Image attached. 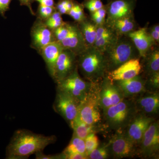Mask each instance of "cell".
Masks as SVG:
<instances>
[{
  "label": "cell",
  "instance_id": "cell-1",
  "mask_svg": "<svg viewBox=\"0 0 159 159\" xmlns=\"http://www.w3.org/2000/svg\"><path fill=\"white\" fill-rule=\"evenodd\" d=\"M56 140L55 136H45L26 129H19L14 133L7 147V158H27L31 155L42 151Z\"/></svg>",
  "mask_w": 159,
  "mask_h": 159
},
{
  "label": "cell",
  "instance_id": "cell-2",
  "mask_svg": "<svg viewBox=\"0 0 159 159\" xmlns=\"http://www.w3.org/2000/svg\"><path fill=\"white\" fill-rule=\"evenodd\" d=\"M77 67L83 78L92 83L101 81L107 74L103 54L94 47L77 55Z\"/></svg>",
  "mask_w": 159,
  "mask_h": 159
},
{
  "label": "cell",
  "instance_id": "cell-3",
  "mask_svg": "<svg viewBox=\"0 0 159 159\" xmlns=\"http://www.w3.org/2000/svg\"><path fill=\"white\" fill-rule=\"evenodd\" d=\"M106 127L115 131L125 129L137 111L133 99L124 98L116 105L102 111Z\"/></svg>",
  "mask_w": 159,
  "mask_h": 159
},
{
  "label": "cell",
  "instance_id": "cell-4",
  "mask_svg": "<svg viewBox=\"0 0 159 159\" xmlns=\"http://www.w3.org/2000/svg\"><path fill=\"white\" fill-rule=\"evenodd\" d=\"M107 73L129 60L139 58V52L128 35L119 36L117 41L103 54Z\"/></svg>",
  "mask_w": 159,
  "mask_h": 159
},
{
  "label": "cell",
  "instance_id": "cell-5",
  "mask_svg": "<svg viewBox=\"0 0 159 159\" xmlns=\"http://www.w3.org/2000/svg\"><path fill=\"white\" fill-rule=\"evenodd\" d=\"M53 31L55 40L63 48L72 51L77 56L87 48L76 22H65Z\"/></svg>",
  "mask_w": 159,
  "mask_h": 159
},
{
  "label": "cell",
  "instance_id": "cell-6",
  "mask_svg": "<svg viewBox=\"0 0 159 159\" xmlns=\"http://www.w3.org/2000/svg\"><path fill=\"white\" fill-rule=\"evenodd\" d=\"M99 82L94 83L90 92L79 106L77 116L89 125H99L102 122V117L99 102Z\"/></svg>",
  "mask_w": 159,
  "mask_h": 159
},
{
  "label": "cell",
  "instance_id": "cell-7",
  "mask_svg": "<svg viewBox=\"0 0 159 159\" xmlns=\"http://www.w3.org/2000/svg\"><path fill=\"white\" fill-rule=\"evenodd\" d=\"M57 89L68 94L81 102L85 99L94 83L84 79L80 75L78 67L64 79L57 83Z\"/></svg>",
  "mask_w": 159,
  "mask_h": 159
},
{
  "label": "cell",
  "instance_id": "cell-8",
  "mask_svg": "<svg viewBox=\"0 0 159 159\" xmlns=\"http://www.w3.org/2000/svg\"><path fill=\"white\" fill-rule=\"evenodd\" d=\"M159 150V123L155 120L145 131L138 146L137 156L144 158L157 157Z\"/></svg>",
  "mask_w": 159,
  "mask_h": 159
},
{
  "label": "cell",
  "instance_id": "cell-9",
  "mask_svg": "<svg viewBox=\"0 0 159 159\" xmlns=\"http://www.w3.org/2000/svg\"><path fill=\"white\" fill-rule=\"evenodd\" d=\"M106 145L110 156L112 158L133 157L137 156V145L125 136L123 131H116Z\"/></svg>",
  "mask_w": 159,
  "mask_h": 159
},
{
  "label": "cell",
  "instance_id": "cell-10",
  "mask_svg": "<svg viewBox=\"0 0 159 159\" xmlns=\"http://www.w3.org/2000/svg\"><path fill=\"white\" fill-rule=\"evenodd\" d=\"M80 102L64 92L57 89L54 109L68 123L69 125L78 114Z\"/></svg>",
  "mask_w": 159,
  "mask_h": 159
},
{
  "label": "cell",
  "instance_id": "cell-11",
  "mask_svg": "<svg viewBox=\"0 0 159 159\" xmlns=\"http://www.w3.org/2000/svg\"><path fill=\"white\" fill-rule=\"evenodd\" d=\"M99 102L102 111L116 105L124 97L119 87L105 76L99 82Z\"/></svg>",
  "mask_w": 159,
  "mask_h": 159
},
{
  "label": "cell",
  "instance_id": "cell-12",
  "mask_svg": "<svg viewBox=\"0 0 159 159\" xmlns=\"http://www.w3.org/2000/svg\"><path fill=\"white\" fill-rule=\"evenodd\" d=\"M138 0H108L105 6L107 16L105 23L110 25L119 19L134 14Z\"/></svg>",
  "mask_w": 159,
  "mask_h": 159
},
{
  "label": "cell",
  "instance_id": "cell-13",
  "mask_svg": "<svg viewBox=\"0 0 159 159\" xmlns=\"http://www.w3.org/2000/svg\"><path fill=\"white\" fill-rule=\"evenodd\" d=\"M156 120L155 118L137 113L123 132L125 136L138 148L145 131Z\"/></svg>",
  "mask_w": 159,
  "mask_h": 159
},
{
  "label": "cell",
  "instance_id": "cell-14",
  "mask_svg": "<svg viewBox=\"0 0 159 159\" xmlns=\"http://www.w3.org/2000/svg\"><path fill=\"white\" fill-rule=\"evenodd\" d=\"M77 56L70 50L63 49L57 58L52 79L57 83L68 76L77 67Z\"/></svg>",
  "mask_w": 159,
  "mask_h": 159
},
{
  "label": "cell",
  "instance_id": "cell-15",
  "mask_svg": "<svg viewBox=\"0 0 159 159\" xmlns=\"http://www.w3.org/2000/svg\"><path fill=\"white\" fill-rule=\"evenodd\" d=\"M133 99L137 113L154 118L158 115L159 91H146Z\"/></svg>",
  "mask_w": 159,
  "mask_h": 159
},
{
  "label": "cell",
  "instance_id": "cell-16",
  "mask_svg": "<svg viewBox=\"0 0 159 159\" xmlns=\"http://www.w3.org/2000/svg\"><path fill=\"white\" fill-rule=\"evenodd\" d=\"M31 47L37 52L56 41L53 31L46 25L42 20L38 18L31 27Z\"/></svg>",
  "mask_w": 159,
  "mask_h": 159
},
{
  "label": "cell",
  "instance_id": "cell-17",
  "mask_svg": "<svg viewBox=\"0 0 159 159\" xmlns=\"http://www.w3.org/2000/svg\"><path fill=\"white\" fill-rule=\"evenodd\" d=\"M113 82L122 91L125 98L133 99L147 91L146 80L140 74L131 79Z\"/></svg>",
  "mask_w": 159,
  "mask_h": 159
},
{
  "label": "cell",
  "instance_id": "cell-18",
  "mask_svg": "<svg viewBox=\"0 0 159 159\" xmlns=\"http://www.w3.org/2000/svg\"><path fill=\"white\" fill-rule=\"evenodd\" d=\"M141 69L140 57L134 58L107 73V76L112 81L131 79L140 74Z\"/></svg>",
  "mask_w": 159,
  "mask_h": 159
},
{
  "label": "cell",
  "instance_id": "cell-19",
  "mask_svg": "<svg viewBox=\"0 0 159 159\" xmlns=\"http://www.w3.org/2000/svg\"><path fill=\"white\" fill-rule=\"evenodd\" d=\"M119 36L106 23L97 27L94 47L102 54L117 41Z\"/></svg>",
  "mask_w": 159,
  "mask_h": 159
},
{
  "label": "cell",
  "instance_id": "cell-20",
  "mask_svg": "<svg viewBox=\"0 0 159 159\" xmlns=\"http://www.w3.org/2000/svg\"><path fill=\"white\" fill-rule=\"evenodd\" d=\"M147 26L148 25L143 28L139 27L127 35L139 51L140 58L145 56L153 46L157 45L148 34Z\"/></svg>",
  "mask_w": 159,
  "mask_h": 159
},
{
  "label": "cell",
  "instance_id": "cell-21",
  "mask_svg": "<svg viewBox=\"0 0 159 159\" xmlns=\"http://www.w3.org/2000/svg\"><path fill=\"white\" fill-rule=\"evenodd\" d=\"M140 74L144 78L159 72V47L156 45L150 49L144 57L140 58Z\"/></svg>",
  "mask_w": 159,
  "mask_h": 159
},
{
  "label": "cell",
  "instance_id": "cell-22",
  "mask_svg": "<svg viewBox=\"0 0 159 159\" xmlns=\"http://www.w3.org/2000/svg\"><path fill=\"white\" fill-rule=\"evenodd\" d=\"M63 50L62 46L55 41L38 52L44 61L47 68L51 77H53L54 74V67L57 58Z\"/></svg>",
  "mask_w": 159,
  "mask_h": 159
},
{
  "label": "cell",
  "instance_id": "cell-23",
  "mask_svg": "<svg viewBox=\"0 0 159 159\" xmlns=\"http://www.w3.org/2000/svg\"><path fill=\"white\" fill-rule=\"evenodd\" d=\"M109 26L118 36L127 35L139 28L135 19L134 14L116 20Z\"/></svg>",
  "mask_w": 159,
  "mask_h": 159
},
{
  "label": "cell",
  "instance_id": "cell-24",
  "mask_svg": "<svg viewBox=\"0 0 159 159\" xmlns=\"http://www.w3.org/2000/svg\"><path fill=\"white\" fill-rule=\"evenodd\" d=\"M87 48L94 47L97 26L88 16L85 20L77 23Z\"/></svg>",
  "mask_w": 159,
  "mask_h": 159
},
{
  "label": "cell",
  "instance_id": "cell-25",
  "mask_svg": "<svg viewBox=\"0 0 159 159\" xmlns=\"http://www.w3.org/2000/svg\"><path fill=\"white\" fill-rule=\"evenodd\" d=\"M74 130V134L80 139L84 140L89 134L98 132L100 129L99 125H88L77 117L70 125Z\"/></svg>",
  "mask_w": 159,
  "mask_h": 159
},
{
  "label": "cell",
  "instance_id": "cell-26",
  "mask_svg": "<svg viewBox=\"0 0 159 159\" xmlns=\"http://www.w3.org/2000/svg\"><path fill=\"white\" fill-rule=\"evenodd\" d=\"M62 153L65 155L70 153H80L87 155L86 151L84 140L73 134L70 142Z\"/></svg>",
  "mask_w": 159,
  "mask_h": 159
},
{
  "label": "cell",
  "instance_id": "cell-27",
  "mask_svg": "<svg viewBox=\"0 0 159 159\" xmlns=\"http://www.w3.org/2000/svg\"><path fill=\"white\" fill-rule=\"evenodd\" d=\"M84 7L82 4L74 1V5L67 15L74 20V21L79 23L85 20L88 16L84 12Z\"/></svg>",
  "mask_w": 159,
  "mask_h": 159
},
{
  "label": "cell",
  "instance_id": "cell-28",
  "mask_svg": "<svg viewBox=\"0 0 159 159\" xmlns=\"http://www.w3.org/2000/svg\"><path fill=\"white\" fill-rule=\"evenodd\" d=\"M43 21L46 25L52 31L62 26L65 22L63 20L62 15L56 10L48 18Z\"/></svg>",
  "mask_w": 159,
  "mask_h": 159
},
{
  "label": "cell",
  "instance_id": "cell-29",
  "mask_svg": "<svg viewBox=\"0 0 159 159\" xmlns=\"http://www.w3.org/2000/svg\"><path fill=\"white\" fill-rule=\"evenodd\" d=\"M90 19L97 26L105 24L107 16V9L105 5L101 9L90 13Z\"/></svg>",
  "mask_w": 159,
  "mask_h": 159
},
{
  "label": "cell",
  "instance_id": "cell-30",
  "mask_svg": "<svg viewBox=\"0 0 159 159\" xmlns=\"http://www.w3.org/2000/svg\"><path fill=\"white\" fill-rule=\"evenodd\" d=\"M85 149L88 157L91 152L95 150L99 146V140L98 137L95 133L89 134L85 139Z\"/></svg>",
  "mask_w": 159,
  "mask_h": 159
},
{
  "label": "cell",
  "instance_id": "cell-31",
  "mask_svg": "<svg viewBox=\"0 0 159 159\" xmlns=\"http://www.w3.org/2000/svg\"><path fill=\"white\" fill-rule=\"evenodd\" d=\"M110 157L106 144L98 146L95 150L91 152L88 155V159H106Z\"/></svg>",
  "mask_w": 159,
  "mask_h": 159
},
{
  "label": "cell",
  "instance_id": "cell-32",
  "mask_svg": "<svg viewBox=\"0 0 159 159\" xmlns=\"http://www.w3.org/2000/svg\"><path fill=\"white\" fill-rule=\"evenodd\" d=\"M147 91H159V72L150 75L145 78Z\"/></svg>",
  "mask_w": 159,
  "mask_h": 159
},
{
  "label": "cell",
  "instance_id": "cell-33",
  "mask_svg": "<svg viewBox=\"0 0 159 159\" xmlns=\"http://www.w3.org/2000/svg\"><path fill=\"white\" fill-rule=\"evenodd\" d=\"M55 10L54 7H50L39 4L35 16L38 18L44 21L48 18Z\"/></svg>",
  "mask_w": 159,
  "mask_h": 159
},
{
  "label": "cell",
  "instance_id": "cell-34",
  "mask_svg": "<svg viewBox=\"0 0 159 159\" xmlns=\"http://www.w3.org/2000/svg\"><path fill=\"white\" fill-rule=\"evenodd\" d=\"M74 0H59L54 7L61 15L68 14L74 5Z\"/></svg>",
  "mask_w": 159,
  "mask_h": 159
},
{
  "label": "cell",
  "instance_id": "cell-35",
  "mask_svg": "<svg viewBox=\"0 0 159 159\" xmlns=\"http://www.w3.org/2000/svg\"><path fill=\"white\" fill-rule=\"evenodd\" d=\"M81 4L90 13L101 9L104 6L101 0H84Z\"/></svg>",
  "mask_w": 159,
  "mask_h": 159
},
{
  "label": "cell",
  "instance_id": "cell-36",
  "mask_svg": "<svg viewBox=\"0 0 159 159\" xmlns=\"http://www.w3.org/2000/svg\"><path fill=\"white\" fill-rule=\"evenodd\" d=\"M147 31L154 41L157 45L159 44V25L158 23L152 25L150 27L147 26Z\"/></svg>",
  "mask_w": 159,
  "mask_h": 159
},
{
  "label": "cell",
  "instance_id": "cell-37",
  "mask_svg": "<svg viewBox=\"0 0 159 159\" xmlns=\"http://www.w3.org/2000/svg\"><path fill=\"white\" fill-rule=\"evenodd\" d=\"M36 159H65L63 154L62 153L58 154L46 155L43 154L42 152H39L35 153Z\"/></svg>",
  "mask_w": 159,
  "mask_h": 159
},
{
  "label": "cell",
  "instance_id": "cell-38",
  "mask_svg": "<svg viewBox=\"0 0 159 159\" xmlns=\"http://www.w3.org/2000/svg\"><path fill=\"white\" fill-rule=\"evenodd\" d=\"M11 0H0V15L5 17L6 11L9 10Z\"/></svg>",
  "mask_w": 159,
  "mask_h": 159
},
{
  "label": "cell",
  "instance_id": "cell-39",
  "mask_svg": "<svg viewBox=\"0 0 159 159\" xmlns=\"http://www.w3.org/2000/svg\"><path fill=\"white\" fill-rule=\"evenodd\" d=\"M65 159H88L87 155L80 153H74L64 154Z\"/></svg>",
  "mask_w": 159,
  "mask_h": 159
},
{
  "label": "cell",
  "instance_id": "cell-40",
  "mask_svg": "<svg viewBox=\"0 0 159 159\" xmlns=\"http://www.w3.org/2000/svg\"><path fill=\"white\" fill-rule=\"evenodd\" d=\"M18 1H19L20 4L21 6L28 7L31 15L33 16H35V12L33 10L32 6H31V3L33 2V0H18Z\"/></svg>",
  "mask_w": 159,
  "mask_h": 159
},
{
  "label": "cell",
  "instance_id": "cell-41",
  "mask_svg": "<svg viewBox=\"0 0 159 159\" xmlns=\"http://www.w3.org/2000/svg\"><path fill=\"white\" fill-rule=\"evenodd\" d=\"M39 3L41 5H45V6H50V7H54L55 3L54 0H33Z\"/></svg>",
  "mask_w": 159,
  "mask_h": 159
}]
</instances>
